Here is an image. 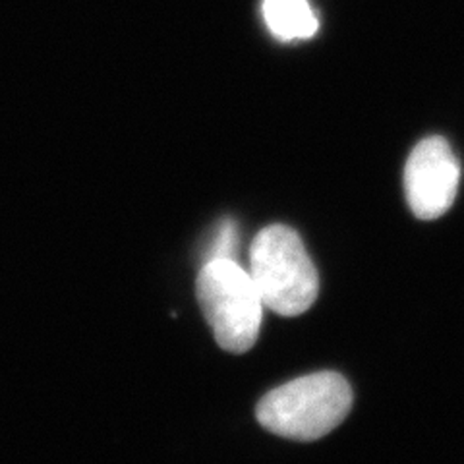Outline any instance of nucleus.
Returning <instances> with one entry per match:
<instances>
[{"instance_id":"20e7f679","label":"nucleus","mask_w":464,"mask_h":464,"mask_svg":"<svg viewBox=\"0 0 464 464\" xmlns=\"http://www.w3.org/2000/svg\"><path fill=\"white\" fill-rule=\"evenodd\" d=\"M460 165L447 140L420 141L404 167V190L418 219H438L451 209L459 192Z\"/></svg>"},{"instance_id":"f03ea898","label":"nucleus","mask_w":464,"mask_h":464,"mask_svg":"<svg viewBox=\"0 0 464 464\" xmlns=\"http://www.w3.org/2000/svg\"><path fill=\"white\" fill-rule=\"evenodd\" d=\"M250 277L266 310L285 317L308 312L319 293V277L298 232L271 225L257 232L250 248Z\"/></svg>"},{"instance_id":"423d86ee","label":"nucleus","mask_w":464,"mask_h":464,"mask_svg":"<svg viewBox=\"0 0 464 464\" xmlns=\"http://www.w3.org/2000/svg\"><path fill=\"white\" fill-rule=\"evenodd\" d=\"M238 252V225L232 219H223L217 225L213 238L208 244L203 264L211 259H237Z\"/></svg>"},{"instance_id":"39448f33","label":"nucleus","mask_w":464,"mask_h":464,"mask_svg":"<svg viewBox=\"0 0 464 464\" xmlns=\"http://www.w3.org/2000/svg\"><path fill=\"white\" fill-rule=\"evenodd\" d=\"M261 16L269 34L283 43L312 39L319 29L310 0H264Z\"/></svg>"},{"instance_id":"f257e3e1","label":"nucleus","mask_w":464,"mask_h":464,"mask_svg":"<svg viewBox=\"0 0 464 464\" xmlns=\"http://www.w3.org/2000/svg\"><path fill=\"white\" fill-rule=\"evenodd\" d=\"M353 409V389L337 372L298 377L257 402V422L275 435L315 441L331 433Z\"/></svg>"},{"instance_id":"7ed1b4c3","label":"nucleus","mask_w":464,"mask_h":464,"mask_svg":"<svg viewBox=\"0 0 464 464\" xmlns=\"http://www.w3.org/2000/svg\"><path fill=\"white\" fill-rule=\"evenodd\" d=\"M198 302L223 351L244 354L256 344L264 302L237 259H211L201 266L196 281Z\"/></svg>"}]
</instances>
